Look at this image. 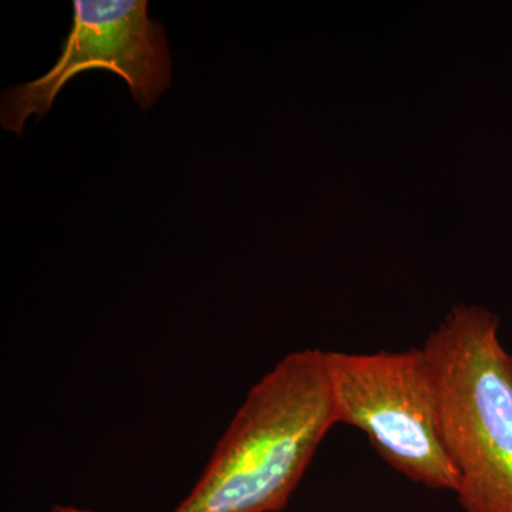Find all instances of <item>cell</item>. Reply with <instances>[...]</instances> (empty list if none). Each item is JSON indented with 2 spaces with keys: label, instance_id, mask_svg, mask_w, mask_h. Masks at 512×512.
Wrapping results in <instances>:
<instances>
[{
  "label": "cell",
  "instance_id": "6da1fadb",
  "mask_svg": "<svg viewBox=\"0 0 512 512\" xmlns=\"http://www.w3.org/2000/svg\"><path fill=\"white\" fill-rule=\"evenodd\" d=\"M338 424L326 350L288 353L249 389L200 480L171 512H281ZM50 512H101L55 504Z\"/></svg>",
  "mask_w": 512,
  "mask_h": 512
},
{
  "label": "cell",
  "instance_id": "7a4b0ae2",
  "mask_svg": "<svg viewBox=\"0 0 512 512\" xmlns=\"http://www.w3.org/2000/svg\"><path fill=\"white\" fill-rule=\"evenodd\" d=\"M498 330L493 312L463 303L421 346L466 512H512V355Z\"/></svg>",
  "mask_w": 512,
  "mask_h": 512
},
{
  "label": "cell",
  "instance_id": "3957f363",
  "mask_svg": "<svg viewBox=\"0 0 512 512\" xmlns=\"http://www.w3.org/2000/svg\"><path fill=\"white\" fill-rule=\"evenodd\" d=\"M338 424L362 431L407 480L456 493L441 433L436 380L423 348L373 353L326 350Z\"/></svg>",
  "mask_w": 512,
  "mask_h": 512
},
{
  "label": "cell",
  "instance_id": "277c9868",
  "mask_svg": "<svg viewBox=\"0 0 512 512\" xmlns=\"http://www.w3.org/2000/svg\"><path fill=\"white\" fill-rule=\"evenodd\" d=\"M165 29L148 16L147 0H74L72 28L55 66L33 82L3 92L0 123L22 136L30 116H46L64 84L86 70L116 73L143 110L170 87Z\"/></svg>",
  "mask_w": 512,
  "mask_h": 512
}]
</instances>
